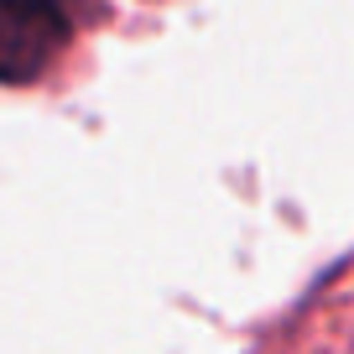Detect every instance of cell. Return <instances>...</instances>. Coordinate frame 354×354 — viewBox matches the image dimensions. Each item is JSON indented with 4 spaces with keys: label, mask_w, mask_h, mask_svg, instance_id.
I'll return each mask as SVG.
<instances>
[{
    "label": "cell",
    "mask_w": 354,
    "mask_h": 354,
    "mask_svg": "<svg viewBox=\"0 0 354 354\" xmlns=\"http://www.w3.org/2000/svg\"><path fill=\"white\" fill-rule=\"evenodd\" d=\"M68 47V16L53 0H0V84H32Z\"/></svg>",
    "instance_id": "obj_1"
}]
</instances>
